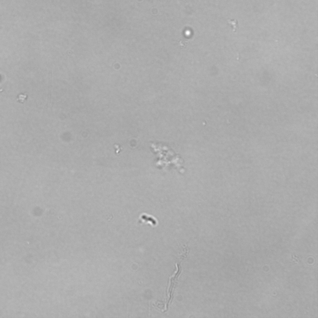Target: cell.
<instances>
[{
	"instance_id": "obj_1",
	"label": "cell",
	"mask_w": 318,
	"mask_h": 318,
	"mask_svg": "<svg viewBox=\"0 0 318 318\" xmlns=\"http://www.w3.org/2000/svg\"><path fill=\"white\" fill-rule=\"evenodd\" d=\"M227 22L228 25L231 27L233 31L235 32L238 28V21L236 19L228 20Z\"/></svg>"
},
{
	"instance_id": "obj_2",
	"label": "cell",
	"mask_w": 318,
	"mask_h": 318,
	"mask_svg": "<svg viewBox=\"0 0 318 318\" xmlns=\"http://www.w3.org/2000/svg\"><path fill=\"white\" fill-rule=\"evenodd\" d=\"M27 97V95L26 94L22 93L19 95L17 100L19 102L23 103L26 100Z\"/></svg>"
},
{
	"instance_id": "obj_3",
	"label": "cell",
	"mask_w": 318,
	"mask_h": 318,
	"mask_svg": "<svg viewBox=\"0 0 318 318\" xmlns=\"http://www.w3.org/2000/svg\"><path fill=\"white\" fill-rule=\"evenodd\" d=\"M188 43V40L186 39H183L179 42V45L182 48L185 47Z\"/></svg>"
}]
</instances>
